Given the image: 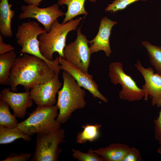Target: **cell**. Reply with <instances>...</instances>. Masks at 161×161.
<instances>
[{"instance_id": "2", "label": "cell", "mask_w": 161, "mask_h": 161, "mask_svg": "<svg viewBox=\"0 0 161 161\" xmlns=\"http://www.w3.org/2000/svg\"><path fill=\"white\" fill-rule=\"evenodd\" d=\"M62 77L63 85L58 92L56 105L59 110L56 120L61 124L66 122L74 112L84 108L86 105L85 90L66 71L63 72Z\"/></svg>"}, {"instance_id": "7", "label": "cell", "mask_w": 161, "mask_h": 161, "mask_svg": "<svg viewBox=\"0 0 161 161\" xmlns=\"http://www.w3.org/2000/svg\"><path fill=\"white\" fill-rule=\"evenodd\" d=\"M109 76L111 82L116 85L120 84L122 89L119 93L120 98L129 101H137L145 97L142 89L137 85L131 77L126 73L123 65L120 62H114L109 66Z\"/></svg>"}, {"instance_id": "29", "label": "cell", "mask_w": 161, "mask_h": 161, "mask_svg": "<svg viewBox=\"0 0 161 161\" xmlns=\"http://www.w3.org/2000/svg\"><path fill=\"white\" fill-rule=\"evenodd\" d=\"M28 4L38 6L40 2L43 0H23Z\"/></svg>"}, {"instance_id": "14", "label": "cell", "mask_w": 161, "mask_h": 161, "mask_svg": "<svg viewBox=\"0 0 161 161\" xmlns=\"http://www.w3.org/2000/svg\"><path fill=\"white\" fill-rule=\"evenodd\" d=\"M117 24V21L106 16L101 18L97 34L93 39L88 41L92 54L102 50L106 56H110L112 52L109 43L111 31L112 27Z\"/></svg>"}, {"instance_id": "8", "label": "cell", "mask_w": 161, "mask_h": 161, "mask_svg": "<svg viewBox=\"0 0 161 161\" xmlns=\"http://www.w3.org/2000/svg\"><path fill=\"white\" fill-rule=\"evenodd\" d=\"M81 25L77 30L75 41L66 45L64 59L84 73H88L92 54L86 36L81 32Z\"/></svg>"}, {"instance_id": "12", "label": "cell", "mask_w": 161, "mask_h": 161, "mask_svg": "<svg viewBox=\"0 0 161 161\" xmlns=\"http://www.w3.org/2000/svg\"><path fill=\"white\" fill-rule=\"evenodd\" d=\"M60 69L65 71L71 75L79 86L88 91L94 98H97L105 103L108 99L99 91L98 86L93 79V75L84 72L64 59L59 57Z\"/></svg>"}, {"instance_id": "23", "label": "cell", "mask_w": 161, "mask_h": 161, "mask_svg": "<svg viewBox=\"0 0 161 161\" xmlns=\"http://www.w3.org/2000/svg\"><path fill=\"white\" fill-rule=\"evenodd\" d=\"M72 151L73 158L79 161H103L100 155L91 148L87 153L75 149H72Z\"/></svg>"}, {"instance_id": "25", "label": "cell", "mask_w": 161, "mask_h": 161, "mask_svg": "<svg viewBox=\"0 0 161 161\" xmlns=\"http://www.w3.org/2000/svg\"><path fill=\"white\" fill-rule=\"evenodd\" d=\"M143 160L139 151L136 148H130L122 161H142Z\"/></svg>"}, {"instance_id": "21", "label": "cell", "mask_w": 161, "mask_h": 161, "mask_svg": "<svg viewBox=\"0 0 161 161\" xmlns=\"http://www.w3.org/2000/svg\"><path fill=\"white\" fill-rule=\"evenodd\" d=\"M142 44L147 51L151 64L161 75V47L153 45L146 41H143Z\"/></svg>"}, {"instance_id": "15", "label": "cell", "mask_w": 161, "mask_h": 161, "mask_svg": "<svg viewBox=\"0 0 161 161\" xmlns=\"http://www.w3.org/2000/svg\"><path fill=\"white\" fill-rule=\"evenodd\" d=\"M130 147L121 143H113L93 151L98 154L103 161H122Z\"/></svg>"}, {"instance_id": "9", "label": "cell", "mask_w": 161, "mask_h": 161, "mask_svg": "<svg viewBox=\"0 0 161 161\" xmlns=\"http://www.w3.org/2000/svg\"><path fill=\"white\" fill-rule=\"evenodd\" d=\"M59 5L55 4L47 7L41 8L32 5H23L21 7L22 12L18 18L20 19L35 18L42 24L45 30L48 32L52 23L58 18L65 15V13L59 9Z\"/></svg>"}, {"instance_id": "18", "label": "cell", "mask_w": 161, "mask_h": 161, "mask_svg": "<svg viewBox=\"0 0 161 161\" xmlns=\"http://www.w3.org/2000/svg\"><path fill=\"white\" fill-rule=\"evenodd\" d=\"M16 58L13 50L0 54V84L8 85L9 73L13 63Z\"/></svg>"}, {"instance_id": "26", "label": "cell", "mask_w": 161, "mask_h": 161, "mask_svg": "<svg viewBox=\"0 0 161 161\" xmlns=\"http://www.w3.org/2000/svg\"><path fill=\"white\" fill-rule=\"evenodd\" d=\"M31 156V154L29 153L21 152L19 154L11 153L1 161H26L30 159Z\"/></svg>"}, {"instance_id": "11", "label": "cell", "mask_w": 161, "mask_h": 161, "mask_svg": "<svg viewBox=\"0 0 161 161\" xmlns=\"http://www.w3.org/2000/svg\"><path fill=\"white\" fill-rule=\"evenodd\" d=\"M134 66L142 74L145 80V84L142 87L145 94L144 100H148L149 95L152 98L153 106L161 107V75L157 72L155 73L151 67H144L138 59Z\"/></svg>"}, {"instance_id": "24", "label": "cell", "mask_w": 161, "mask_h": 161, "mask_svg": "<svg viewBox=\"0 0 161 161\" xmlns=\"http://www.w3.org/2000/svg\"><path fill=\"white\" fill-rule=\"evenodd\" d=\"M148 0H115L111 4H107L105 10L106 12L110 11L114 13L117 11L126 9L128 6L139 1H147Z\"/></svg>"}, {"instance_id": "5", "label": "cell", "mask_w": 161, "mask_h": 161, "mask_svg": "<svg viewBox=\"0 0 161 161\" xmlns=\"http://www.w3.org/2000/svg\"><path fill=\"white\" fill-rule=\"evenodd\" d=\"M47 32L44 28L35 21L24 22L17 28L16 34L17 43L21 47L20 52L33 55L45 61L52 69L56 66L55 60L49 61L41 54L38 37Z\"/></svg>"}, {"instance_id": "19", "label": "cell", "mask_w": 161, "mask_h": 161, "mask_svg": "<svg viewBox=\"0 0 161 161\" xmlns=\"http://www.w3.org/2000/svg\"><path fill=\"white\" fill-rule=\"evenodd\" d=\"M101 125L99 124L87 123L82 126L83 130L77 134L76 141L77 143L82 144L87 141L92 142L97 140L100 135Z\"/></svg>"}, {"instance_id": "27", "label": "cell", "mask_w": 161, "mask_h": 161, "mask_svg": "<svg viewBox=\"0 0 161 161\" xmlns=\"http://www.w3.org/2000/svg\"><path fill=\"white\" fill-rule=\"evenodd\" d=\"M154 137L158 141H161V109L157 119L154 121Z\"/></svg>"}, {"instance_id": "3", "label": "cell", "mask_w": 161, "mask_h": 161, "mask_svg": "<svg viewBox=\"0 0 161 161\" xmlns=\"http://www.w3.org/2000/svg\"><path fill=\"white\" fill-rule=\"evenodd\" d=\"M82 19L81 17L78 18L61 24L58 22V19L56 20L52 24L49 32L39 35V48L42 55L48 60L52 61L53 53L57 52L59 57L63 58L67 35L70 31L77 28Z\"/></svg>"}, {"instance_id": "6", "label": "cell", "mask_w": 161, "mask_h": 161, "mask_svg": "<svg viewBox=\"0 0 161 161\" xmlns=\"http://www.w3.org/2000/svg\"><path fill=\"white\" fill-rule=\"evenodd\" d=\"M65 131L60 128L45 134H38L36 144L31 161H57L63 150L58 147L65 142Z\"/></svg>"}, {"instance_id": "22", "label": "cell", "mask_w": 161, "mask_h": 161, "mask_svg": "<svg viewBox=\"0 0 161 161\" xmlns=\"http://www.w3.org/2000/svg\"><path fill=\"white\" fill-rule=\"evenodd\" d=\"M10 106L7 102L0 101V126L12 128L17 127L18 121L16 117L10 113Z\"/></svg>"}, {"instance_id": "28", "label": "cell", "mask_w": 161, "mask_h": 161, "mask_svg": "<svg viewBox=\"0 0 161 161\" xmlns=\"http://www.w3.org/2000/svg\"><path fill=\"white\" fill-rule=\"evenodd\" d=\"M14 49L15 48L13 46L3 42L2 35L0 34V54L8 52Z\"/></svg>"}, {"instance_id": "20", "label": "cell", "mask_w": 161, "mask_h": 161, "mask_svg": "<svg viewBox=\"0 0 161 161\" xmlns=\"http://www.w3.org/2000/svg\"><path fill=\"white\" fill-rule=\"evenodd\" d=\"M18 139H22L26 141L31 140L30 136L24 134L17 127L9 128L0 126V144L11 143Z\"/></svg>"}, {"instance_id": "10", "label": "cell", "mask_w": 161, "mask_h": 161, "mask_svg": "<svg viewBox=\"0 0 161 161\" xmlns=\"http://www.w3.org/2000/svg\"><path fill=\"white\" fill-rule=\"evenodd\" d=\"M59 74L55 73L50 79L37 85L30 91V97L38 106H48L56 103V95L61 86Z\"/></svg>"}, {"instance_id": "17", "label": "cell", "mask_w": 161, "mask_h": 161, "mask_svg": "<svg viewBox=\"0 0 161 161\" xmlns=\"http://www.w3.org/2000/svg\"><path fill=\"white\" fill-rule=\"evenodd\" d=\"M87 0H58V4L61 6L66 5L67 10L65 13V17L62 24H65L70 20L80 15L86 16L88 13L85 8L84 4ZM90 2L94 3L96 0H88Z\"/></svg>"}, {"instance_id": "16", "label": "cell", "mask_w": 161, "mask_h": 161, "mask_svg": "<svg viewBox=\"0 0 161 161\" xmlns=\"http://www.w3.org/2000/svg\"><path fill=\"white\" fill-rule=\"evenodd\" d=\"M11 7L8 0H0V32L5 37L10 38L13 35L11 23L15 12L12 10Z\"/></svg>"}, {"instance_id": "4", "label": "cell", "mask_w": 161, "mask_h": 161, "mask_svg": "<svg viewBox=\"0 0 161 161\" xmlns=\"http://www.w3.org/2000/svg\"><path fill=\"white\" fill-rule=\"evenodd\" d=\"M58 108L56 105L38 106L29 114L25 120L18 123L17 127L24 133L31 136L48 134L61 128V124L57 120Z\"/></svg>"}, {"instance_id": "30", "label": "cell", "mask_w": 161, "mask_h": 161, "mask_svg": "<svg viewBox=\"0 0 161 161\" xmlns=\"http://www.w3.org/2000/svg\"><path fill=\"white\" fill-rule=\"evenodd\" d=\"M159 144L160 146L158 149L157 151L158 153L161 154V141H159Z\"/></svg>"}, {"instance_id": "1", "label": "cell", "mask_w": 161, "mask_h": 161, "mask_svg": "<svg viewBox=\"0 0 161 161\" xmlns=\"http://www.w3.org/2000/svg\"><path fill=\"white\" fill-rule=\"evenodd\" d=\"M55 72L47 64L35 56L24 53L16 58L11 67L8 85L11 90L16 91L19 85L26 91H30L36 86L47 81Z\"/></svg>"}, {"instance_id": "13", "label": "cell", "mask_w": 161, "mask_h": 161, "mask_svg": "<svg viewBox=\"0 0 161 161\" xmlns=\"http://www.w3.org/2000/svg\"><path fill=\"white\" fill-rule=\"evenodd\" d=\"M10 89L9 88L2 89L0 94V100L8 103L16 117L23 118L26 114L27 109L31 107L33 103L30 91L16 93Z\"/></svg>"}]
</instances>
